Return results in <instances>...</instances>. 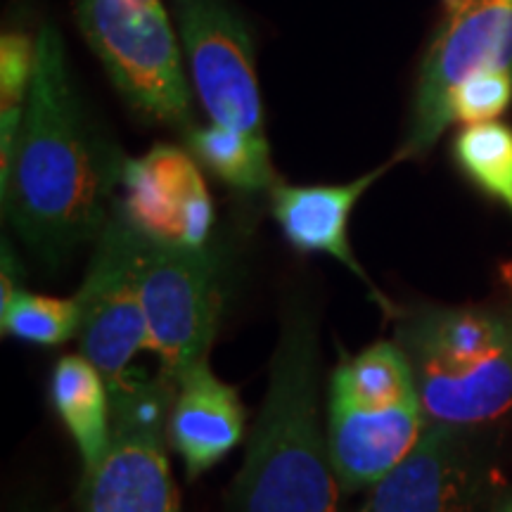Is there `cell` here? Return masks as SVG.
<instances>
[{
    "mask_svg": "<svg viewBox=\"0 0 512 512\" xmlns=\"http://www.w3.org/2000/svg\"><path fill=\"white\" fill-rule=\"evenodd\" d=\"M124 159L86 114L60 31L43 24L27 110L0 183L5 214L43 264L60 266L98 240L117 204Z\"/></svg>",
    "mask_w": 512,
    "mask_h": 512,
    "instance_id": "cell-1",
    "label": "cell"
},
{
    "mask_svg": "<svg viewBox=\"0 0 512 512\" xmlns=\"http://www.w3.org/2000/svg\"><path fill=\"white\" fill-rule=\"evenodd\" d=\"M320 420V339L309 306L285 311L268 389L233 479L226 512H339L342 503Z\"/></svg>",
    "mask_w": 512,
    "mask_h": 512,
    "instance_id": "cell-2",
    "label": "cell"
},
{
    "mask_svg": "<svg viewBox=\"0 0 512 512\" xmlns=\"http://www.w3.org/2000/svg\"><path fill=\"white\" fill-rule=\"evenodd\" d=\"M430 422L472 430L512 411V318L486 309H422L396 325Z\"/></svg>",
    "mask_w": 512,
    "mask_h": 512,
    "instance_id": "cell-3",
    "label": "cell"
},
{
    "mask_svg": "<svg viewBox=\"0 0 512 512\" xmlns=\"http://www.w3.org/2000/svg\"><path fill=\"white\" fill-rule=\"evenodd\" d=\"M418 384L399 342L344 356L330 375L328 441L344 494L368 491L394 470L427 427Z\"/></svg>",
    "mask_w": 512,
    "mask_h": 512,
    "instance_id": "cell-4",
    "label": "cell"
},
{
    "mask_svg": "<svg viewBox=\"0 0 512 512\" xmlns=\"http://www.w3.org/2000/svg\"><path fill=\"white\" fill-rule=\"evenodd\" d=\"M79 24L133 112L190 131V86L164 0H79Z\"/></svg>",
    "mask_w": 512,
    "mask_h": 512,
    "instance_id": "cell-5",
    "label": "cell"
},
{
    "mask_svg": "<svg viewBox=\"0 0 512 512\" xmlns=\"http://www.w3.org/2000/svg\"><path fill=\"white\" fill-rule=\"evenodd\" d=\"M110 389L112 441L98 467L83 475L81 512H181L166 453L176 384L131 368Z\"/></svg>",
    "mask_w": 512,
    "mask_h": 512,
    "instance_id": "cell-6",
    "label": "cell"
},
{
    "mask_svg": "<svg viewBox=\"0 0 512 512\" xmlns=\"http://www.w3.org/2000/svg\"><path fill=\"white\" fill-rule=\"evenodd\" d=\"M140 294L159 377L178 384L209 358L223 311V264L216 247H164L145 240Z\"/></svg>",
    "mask_w": 512,
    "mask_h": 512,
    "instance_id": "cell-7",
    "label": "cell"
},
{
    "mask_svg": "<svg viewBox=\"0 0 512 512\" xmlns=\"http://www.w3.org/2000/svg\"><path fill=\"white\" fill-rule=\"evenodd\" d=\"M145 238L114 204L100 230L86 278L76 292L81 306L79 354L98 366L107 382L117 384L133 358L150 349V332L140 294Z\"/></svg>",
    "mask_w": 512,
    "mask_h": 512,
    "instance_id": "cell-8",
    "label": "cell"
},
{
    "mask_svg": "<svg viewBox=\"0 0 512 512\" xmlns=\"http://www.w3.org/2000/svg\"><path fill=\"white\" fill-rule=\"evenodd\" d=\"M190 79L214 124L268 143L252 36L223 0H171Z\"/></svg>",
    "mask_w": 512,
    "mask_h": 512,
    "instance_id": "cell-9",
    "label": "cell"
},
{
    "mask_svg": "<svg viewBox=\"0 0 512 512\" xmlns=\"http://www.w3.org/2000/svg\"><path fill=\"white\" fill-rule=\"evenodd\" d=\"M486 69L512 72V0H470L446 19L422 62L411 128L396 152L399 162L432 150L451 124L448 95L467 76Z\"/></svg>",
    "mask_w": 512,
    "mask_h": 512,
    "instance_id": "cell-10",
    "label": "cell"
},
{
    "mask_svg": "<svg viewBox=\"0 0 512 512\" xmlns=\"http://www.w3.org/2000/svg\"><path fill=\"white\" fill-rule=\"evenodd\" d=\"M117 209L152 245L197 249L214 233V202L200 162L169 143L124 159Z\"/></svg>",
    "mask_w": 512,
    "mask_h": 512,
    "instance_id": "cell-11",
    "label": "cell"
},
{
    "mask_svg": "<svg viewBox=\"0 0 512 512\" xmlns=\"http://www.w3.org/2000/svg\"><path fill=\"white\" fill-rule=\"evenodd\" d=\"M465 432L427 422L413 451L370 486L358 512H484L486 472Z\"/></svg>",
    "mask_w": 512,
    "mask_h": 512,
    "instance_id": "cell-12",
    "label": "cell"
},
{
    "mask_svg": "<svg viewBox=\"0 0 512 512\" xmlns=\"http://www.w3.org/2000/svg\"><path fill=\"white\" fill-rule=\"evenodd\" d=\"M399 159L377 166L368 174L339 185H287L275 183L271 190V214L283 238L302 254H325L342 264L368 287L370 297L392 311V302L382 297L373 278L356 259L349 242V221L361 197L387 174Z\"/></svg>",
    "mask_w": 512,
    "mask_h": 512,
    "instance_id": "cell-13",
    "label": "cell"
},
{
    "mask_svg": "<svg viewBox=\"0 0 512 512\" xmlns=\"http://www.w3.org/2000/svg\"><path fill=\"white\" fill-rule=\"evenodd\" d=\"M245 406L238 389L209 368V358L178 377L169 413V444L181 456L185 477L200 479L245 437Z\"/></svg>",
    "mask_w": 512,
    "mask_h": 512,
    "instance_id": "cell-14",
    "label": "cell"
},
{
    "mask_svg": "<svg viewBox=\"0 0 512 512\" xmlns=\"http://www.w3.org/2000/svg\"><path fill=\"white\" fill-rule=\"evenodd\" d=\"M50 401L79 448L83 475L98 467L112 441V389L83 354H67L50 375Z\"/></svg>",
    "mask_w": 512,
    "mask_h": 512,
    "instance_id": "cell-15",
    "label": "cell"
},
{
    "mask_svg": "<svg viewBox=\"0 0 512 512\" xmlns=\"http://www.w3.org/2000/svg\"><path fill=\"white\" fill-rule=\"evenodd\" d=\"M188 147L192 157L219 181L240 192L271 190L275 174L271 166L268 143L247 138L245 133L219 126L214 121L192 126L188 131Z\"/></svg>",
    "mask_w": 512,
    "mask_h": 512,
    "instance_id": "cell-16",
    "label": "cell"
},
{
    "mask_svg": "<svg viewBox=\"0 0 512 512\" xmlns=\"http://www.w3.org/2000/svg\"><path fill=\"white\" fill-rule=\"evenodd\" d=\"M453 159L484 195L512 214V128L501 121L467 124L453 138Z\"/></svg>",
    "mask_w": 512,
    "mask_h": 512,
    "instance_id": "cell-17",
    "label": "cell"
},
{
    "mask_svg": "<svg viewBox=\"0 0 512 512\" xmlns=\"http://www.w3.org/2000/svg\"><path fill=\"white\" fill-rule=\"evenodd\" d=\"M0 328L5 337L34 347L53 349L79 337L81 306L74 297H48L29 290H19L12 302L0 309Z\"/></svg>",
    "mask_w": 512,
    "mask_h": 512,
    "instance_id": "cell-18",
    "label": "cell"
},
{
    "mask_svg": "<svg viewBox=\"0 0 512 512\" xmlns=\"http://www.w3.org/2000/svg\"><path fill=\"white\" fill-rule=\"evenodd\" d=\"M36 69V38L5 31L0 38V183L8 178L12 150L27 110Z\"/></svg>",
    "mask_w": 512,
    "mask_h": 512,
    "instance_id": "cell-19",
    "label": "cell"
},
{
    "mask_svg": "<svg viewBox=\"0 0 512 512\" xmlns=\"http://www.w3.org/2000/svg\"><path fill=\"white\" fill-rule=\"evenodd\" d=\"M512 102V72L486 69L467 76L448 95V119L460 124L494 121Z\"/></svg>",
    "mask_w": 512,
    "mask_h": 512,
    "instance_id": "cell-20",
    "label": "cell"
},
{
    "mask_svg": "<svg viewBox=\"0 0 512 512\" xmlns=\"http://www.w3.org/2000/svg\"><path fill=\"white\" fill-rule=\"evenodd\" d=\"M22 278V264H19L15 249L3 240V254H0V309H5L12 302V297L22 290L19 285Z\"/></svg>",
    "mask_w": 512,
    "mask_h": 512,
    "instance_id": "cell-21",
    "label": "cell"
},
{
    "mask_svg": "<svg viewBox=\"0 0 512 512\" xmlns=\"http://www.w3.org/2000/svg\"><path fill=\"white\" fill-rule=\"evenodd\" d=\"M467 3H470V0H441V5H444V15H446V19L456 17L458 12L463 10Z\"/></svg>",
    "mask_w": 512,
    "mask_h": 512,
    "instance_id": "cell-22",
    "label": "cell"
},
{
    "mask_svg": "<svg viewBox=\"0 0 512 512\" xmlns=\"http://www.w3.org/2000/svg\"><path fill=\"white\" fill-rule=\"evenodd\" d=\"M494 512H512V494L503 496L501 501H498L496 508H494Z\"/></svg>",
    "mask_w": 512,
    "mask_h": 512,
    "instance_id": "cell-23",
    "label": "cell"
},
{
    "mask_svg": "<svg viewBox=\"0 0 512 512\" xmlns=\"http://www.w3.org/2000/svg\"><path fill=\"white\" fill-rule=\"evenodd\" d=\"M17 512H50V510H43V508H22V510H17Z\"/></svg>",
    "mask_w": 512,
    "mask_h": 512,
    "instance_id": "cell-24",
    "label": "cell"
}]
</instances>
